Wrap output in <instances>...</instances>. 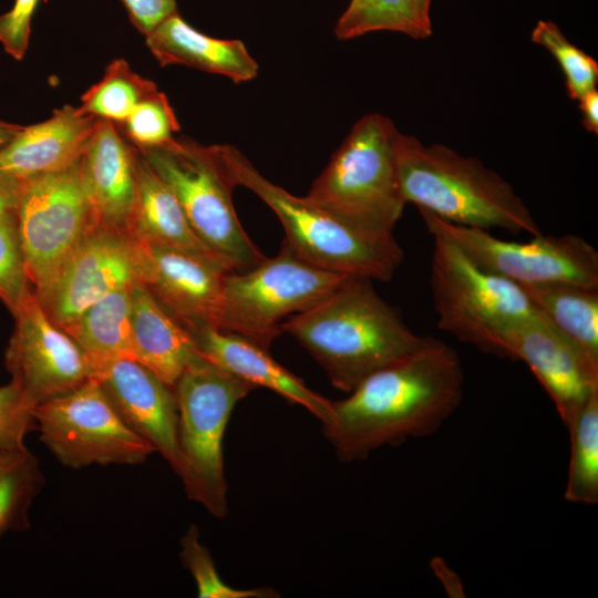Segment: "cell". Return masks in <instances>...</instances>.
Here are the masks:
<instances>
[{"instance_id":"6da1fadb","label":"cell","mask_w":598,"mask_h":598,"mask_svg":"<svg viewBox=\"0 0 598 598\" xmlns=\"http://www.w3.org/2000/svg\"><path fill=\"white\" fill-rule=\"evenodd\" d=\"M349 393L332 402V419L323 426L343 462L437 432L463 400L462 362L452 347L426 337L415 351L373 372Z\"/></svg>"},{"instance_id":"7a4b0ae2","label":"cell","mask_w":598,"mask_h":598,"mask_svg":"<svg viewBox=\"0 0 598 598\" xmlns=\"http://www.w3.org/2000/svg\"><path fill=\"white\" fill-rule=\"evenodd\" d=\"M323 368L331 383L351 392L373 372L420 348L415 334L375 291L372 280L349 277L313 307L280 323Z\"/></svg>"},{"instance_id":"3957f363","label":"cell","mask_w":598,"mask_h":598,"mask_svg":"<svg viewBox=\"0 0 598 598\" xmlns=\"http://www.w3.org/2000/svg\"><path fill=\"white\" fill-rule=\"evenodd\" d=\"M396 165L402 195L419 210L485 230L543 234L513 186L476 157L443 144L425 145L400 132Z\"/></svg>"},{"instance_id":"277c9868","label":"cell","mask_w":598,"mask_h":598,"mask_svg":"<svg viewBox=\"0 0 598 598\" xmlns=\"http://www.w3.org/2000/svg\"><path fill=\"white\" fill-rule=\"evenodd\" d=\"M237 185L256 194L278 216L285 241L303 260L334 272L388 281L402 262L393 237L355 228L326 209L268 181L236 147L223 145Z\"/></svg>"},{"instance_id":"5b68a950","label":"cell","mask_w":598,"mask_h":598,"mask_svg":"<svg viewBox=\"0 0 598 598\" xmlns=\"http://www.w3.org/2000/svg\"><path fill=\"white\" fill-rule=\"evenodd\" d=\"M399 134L380 113L361 117L306 197L360 230L393 235L406 205L396 165Z\"/></svg>"},{"instance_id":"8992f818","label":"cell","mask_w":598,"mask_h":598,"mask_svg":"<svg viewBox=\"0 0 598 598\" xmlns=\"http://www.w3.org/2000/svg\"><path fill=\"white\" fill-rule=\"evenodd\" d=\"M137 151L176 196L198 237L236 271L249 270L266 258L234 208L231 196L238 185L223 145L173 137Z\"/></svg>"},{"instance_id":"52a82bcc","label":"cell","mask_w":598,"mask_h":598,"mask_svg":"<svg viewBox=\"0 0 598 598\" xmlns=\"http://www.w3.org/2000/svg\"><path fill=\"white\" fill-rule=\"evenodd\" d=\"M173 389L178 410L176 474L188 498L224 517L228 502L223 437L235 405L256 386L200 357Z\"/></svg>"},{"instance_id":"ba28073f","label":"cell","mask_w":598,"mask_h":598,"mask_svg":"<svg viewBox=\"0 0 598 598\" xmlns=\"http://www.w3.org/2000/svg\"><path fill=\"white\" fill-rule=\"evenodd\" d=\"M433 240L430 283L437 327L502 357L503 333L538 312L520 286L482 268L452 240Z\"/></svg>"},{"instance_id":"9c48e42d","label":"cell","mask_w":598,"mask_h":598,"mask_svg":"<svg viewBox=\"0 0 598 598\" xmlns=\"http://www.w3.org/2000/svg\"><path fill=\"white\" fill-rule=\"evenodd\" d=\"M349 277L303 260L283 240L274 258H265L246 271L225 274L219 330L269 351L282 332V318L319 303Z\"/></svg>"},{"instance_id":"30bf717a","label":"cell","mask_w":598,"mask_h":598,"mask_svg":"<svg viewBox=\"0 0 598 598\" xmlns=\"http://www.w3.org/2000/svg\"><path fill=\"white\" fill-rule=\"evenodd\" d=\"M40 440L65 466L137 465L155 448L123 421L96 378L33 411Z\"/></svg>"},{"instance_id":"8fae6325","label":"cell","mask_w":598,"mask_h":598,"mask_svg":"<svg viewBox=\"0 0 598 598\" xmlns=\"http://www.w3.org/2000/svg\"><path fill=\"white\" fill-rule=\"evenodd\" d=\"M79 161L22 181L16 214L27 275L38 299L95 224Z\"/></svg>"},{"instance_id":"7c38bea8","label":"cell","mask_w":598,"mask_h":598,"mask_svg":"<svg viewBox=\"0 0 598 598\" xmlns=\"http://www.w3.org/2000/svg\"><path fill=\"white\" fill-rule=\"evenodd\" d=\"M420 214L432 236L452 240L478 266L518 286L561 282L598 289V252L581 236L539 234L527 243L507 241L426 210Z\"/></svg>"},{"instance_id":"4fadbf2b","label":"cell","mask_w":598,"mask_h":598,"mask_svg":"<svg viewBox=\"0 0 598 598\" xmlns=\"http://www.w3.org/2000/svg\"><path fill=\"white\" fill-rule=\"evenodd\" d=\"M12 316L14 328L4 365L32 411L93 377L94 368L86 353L49 318L34 292Z\"/></svg>"},{"instance_id":"5bb4252c","label":"cell","mask_w":598,"mask_h":598,"mask_svg":"<svg viewBox=\"0 0 598 598\" xmlns=\"http://www.w3.org/2000/svg\"><path fill=\"white\" fill-rule=\"evenodd\" d=\"M136 278L187 330L220 328L227 272L178 249L130 237Z\"/></svg>"},{"instance_id":"9a60e30c","label":"cell","mask_w":598,"mask_h":598,"mask_svg":"<svg viewBox=\"0 0 598 598\" xmlns=\"http://www.w3.org/2000/svg\"><path fill=\"white\" fill-rule=\"evenodd\" d=\"M136 280L131 238L94 224L38 300L62 328L106 293Z\"/></svg>"},{"instance_id":"2e32d148","label":"cell","mask_w":598,"mask_h":598,"mask_svg":"<svg viewBox=\"0 0 598 598\" xmlns=\"http://www.w3.org/2000/svg\"><path fill=\"white\" fill-rule=\"evenodd\" d=\"M502 357L523 361L529 368L565 426L598 390V371L539 315L504 332Z\"/></svg>"},{"instance_id":"e0dca14e","label":"cell","mask_w":598,"mask_h":598,"mask_svg":"<svg viewBox=\"0 0 598 598\" xmlns=\"http://www.w3.org/2000/svg\"><path fill=\"white\" fill-rule=\"evenodd\" d=\"M93 377L128 427L146 440L177 473L178 410L174 389L130 358L95 365Z\"/></svg>"},{"instance_id":"ac0fdd59","label":"cell","mask_w":598,"mask_h":598,"mask_svg":"<svg viewBox=\"0 0 598 598\" xmlns=\"http://www.w3.org/2000/svg\"><path fill=\"white\" fill-rule=\"evenodd\" d=\"M136 157L115 124L99 118L79 161L95 225L127 234L137 197Z\"/></svg>"},{"instance_id":"d6986e66","label":"cell","mask_w":598,"mask_h":598,"mask_svg":"<svg viewBox=\"0 0 598 598\" xmlns=\"http://www.w3.org/2000/svg\"><path fill=\"white\" fill-rule=\"evenodd\" d=\"M197 351L209 362L257 386L267 388L312 413L322 426L333 415L332 401L310 390L270 355L268 350L209 326L188 330Z\"/></svg>"},{"instance_id":"ffe728a7","label":"cell","mask_w":598,"mask_h":598,"mask_svg":"<svg viewBox=\"0 0 598 598\" xmlns=\"http://www.w3.org/2000/svg\"><path fill=\"white\" fill-rule=\"evenodd\" d=\"M97 122L79 106L63 105L50 118L22 127L0 152V171L24 181L68 168L81 157Z\"/></svg>"},{"instance_id":"44dd1931","label":"cell","mask_w":598,"mask_h":598,"mask_svg":"<svg viewBox=\"0 0 598 598\" xmlns=\"http://www.w3.org/2000/svg\"><path fill=\"white\" fill-rule=\"evenodd\" d=\"M136 174L137 197L126 236L162 244L226 271H236L198 237L176 196L138 151Z\"/></svg>"},{"instance_id":"7402d4cb","label":"cell","mask_w":598,"mask_h":598,"mask_svg":"<svg viewBox=\"0 0 598 598\" xmlns=\"http://www.w3.org/2000/svg\"><path fill=\"white\" fill-rule=\"evenodd\" d=\"M146 45L162 66L183 64L220 74L235 83L258 74L259 65L240 40L206 35L175 12L145 35Z\"/></svg>"},{"instance_id":"603a6c76","label":"cell","mask_w":598,"mask_h":598,"mask_svg":"<svg viewBox=\"0 0 598 598\" xmlns=\"http://www.w3.org/2000/svg\"><path fill=\"white\" fill-rule=\"evenodd\" d=\"M200 357L189 331L136 280L132 288V359L174 388Z\"/></svg>"},{"instance_id":"cb8c5ba5","label":"cell","mask_w":598,"mask_h":598,"mask_svg":"<svg viewBox=\"0 0 598 598\" xmlns=\"http://www.w3.org/2000/svg\"><path fill=\"white\" fill-rule=\"evenodd\" d=\"M520 288L538 315L598 371V289L561 282Z\"/></svg>"},{"instance_id":"d4e9b609","label":"cell","mask_w":598,"mask_h":598,"mask_svg":"<svg viewBox=\"0 0 598 598\" xmlns=\"http://www.w3.org/2000/svg\"><path fill=\"white\" fill-rule=\"evenodd\" d=\"M133 283L106 293L62 327L86 353L93 368L120 358L132 359Z\"/></svg>"},{"instance_id":"484cf974","label":"cell","mask_w":598,"mask_h":598,"mask_svg":"<svg viewBox=\"0 0 598 598\" xmlns=\"http://www.w3.org/2000/svg\"><path fill=\"white\" fill-rule=\"evenodd\" d=\"M375 31H393L422 40L432 34L430 11L419 0H350L334 34L349 40Z\"/></svg>"},{"instance_id":"4316f807","label":"cell","mask_w":598,"mask_h":598,"mask_svg":"<svg viewBox=\"0 0 598 598\" xmlns=\"http://www.w3.org/2000/svg\"><path fill=\"white\" fill-rule=\"evenodd\" d=\"M44 484L38 457L25 446L0 447V537L30 527L29 509Z\"/></svg>"},{"instance_id":"83f0119b","label":"cell","mask_w":598,"mask_h":598,"mask_svg":"<svg viewBox=\"0 0 598 598\" xmlns=\"http://www.w3.org/2000/svg\"><path fill=\"white\" fill-rule=\"evenodd\" d=\"M570 456L564 497L584 505L598 504V390L566 426Z\"/></svg>"},{"instance_id":"f1b7e54d","label":"cell","mask_w":598,"mask_h":598,"mask_svg":"<svg viewBox=\"0 0 598 598\" xmlns=\"http://www.w3.org/2000/svg\"><path fill=\"white\" fill-rule=\"evenodd\" d=\"M155 91L154 82L135 73L125 60L117 59L107 65L102 80L82 95L79 107L96 118L116 124Z\"/></svg>"},{"instance_id":"f546056e","label":"cell","mask_w":598,"mask_h":598,"mask_svg":"<svg viewBox=\"0 0 598 598\" xmlns=\"http://www.w3.org/2000/svg\"><path fill=\"white\" fill-rule=\"evenodd\" d=\"M530 40L544 47L556 59L564 72L566 91L570 99L578 101L596 89L597 61L573 44L555 22L539 20L532 31Z\"/></svg>"},{"instance_id":"4dcf8cb0","label":"cell","mask_w":598,"mask_h":598,"mask_svg":"<svg viewBox=\"0 0 598 598\" xmlns=\"http://www.w3.org/2000/svg\"><path fill=\"white\" fill-rule=\"evenodd\" d=\"M115 126L137 150L161 146L179 131L177 117L167 96L158 90L141 101L130 115Z\"/></svg>"},{"instance_id":"1f68e13d","label":"cell","mask_w":598,"mask_h":598,"mask_svg":"<svg viewBox=\"0 0 598 598\" xmlns=\"http://www.w3.org/2000/svg\"><path fill=\"white\" fill-rule=\"evenodd\" d=\"M181 558L193 575L200 598H271L279 597L269 587L237 589L224 582L209 550L200 543L199 532L190 525L181 539Z\"/></svg>"},{"instance_id":"d6a6232c","label":"cell","mask_w":598,"mask_h":598,"mask_svg":"<svg viewBox=\"0 0 598 598\" xmlns=\"http://www.w3.org/2000/svg\"><path fill=\"white\" fill-rule=\"evenodd\" d=\"M18 230L17 214L0 215V299L11 311L32 293Z\"/></svg>"},{"instance_id":"836d02e7","label":"cell","mask_w":598,"mask_h":598,"mask_svg":"<svg viewBox=\"0 0 598 598\" xmlns=\"http://www.w3.org/2000/svg\"><path fill=\"white\" fill-rule=\"evenodd\" d=\"M33 430H37V424L32 409L19 389L11 381L0 386V447L14 450L25 446V435Z\"/></svg>"},{"instance_id":"e575fe53","label":"cell","mask_w":598,"mask_h":598,"mask_svg":"<svg viewBox=\"0 0 598 598\" xmlns=\"http://www.w3.org/2000/svg\"><path fill=\"white\" fill-rule=\"evenodd\" d=\"M40 0H14L12 8L0 14V43L16 60H22L29 45L31 21Z\"/></svg>"},{"instance_id":"d590c367","label":"cell","mask_w":598,"mask_h":598,"mask_svg":"<svg viewBox=\"0 0 598 598\" xmlns=\"http://www.w3.org/2000/svg\"><path fill=\"white\" fill-rule=\"evenodd\" d=\"M130 20L143 34L152 32L165 19L177 12L176 0H120Z\"/></svg>"},{"instance_id":"8d00e7d4","label":"cell","mask_w":598,"mask_h":598,"mask_svg":"<svg viewBox=\"0 0 598 598\" xmlns=\"http://www.w3.org/2000/svg\"><path fill=\"white\" fill-rule=\"evenodd\" d=\"M430 567L448 597H465V590L460 576L446 564L443 558L433 557L430 563Z\"/></svg>"},{"instance_id":"74e56055","label":"cell","mask_w":598,"mask_h":598,"mask_svg":"<svg viewBox=\"0 0 598 598\" xmlns=\"http://www.w3.org/2000/svg\"><path fill=\"white\" fill-rule=\"evenodd\" d=\"M21 185L22 181L0 171V215L16 210Z\"/></svg>"},{"instance_id":"f35d334b","label":"cell","mask_w":598,"mask_h":598,"mask_svg":"<svg viewBox=\"0 0 598 598\" xmlns=\"http://www.w3.org/2000/svg\"><path fill=\"white\" fill-rule=\"evenodd\" d=\"M579 109L582 115L584 127L591 133H598V91L587 92L579 100Z\"/></svg>"},{"instance_id":"ab89813d","label":"cell","mask_w":598,"mask_h":598,"mask_svg":"<svg viewBox=\"0 0 598 598\" xmlns=\"http://www.w3.org/2000/svg\"><path fill=\"white\" fill-rule=\"evenodd\" d=\"M23 126L0 120V152L20 133Z\"/></svg>"},{"instance_id":"60d3db41","label":"cell","mask_w":598,"mask_h":598,"mask_svg":"<svg viewBox=\"0 0 598 598\" xmlns=\"http://www.w3.org/2000/svg\"><path fill=\"white\" fill-rule=\"evenodd\" d=\"M424 9L430 11L432 0H419Z\"/></svg>"}]
</instances>
